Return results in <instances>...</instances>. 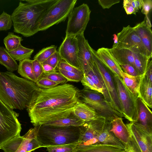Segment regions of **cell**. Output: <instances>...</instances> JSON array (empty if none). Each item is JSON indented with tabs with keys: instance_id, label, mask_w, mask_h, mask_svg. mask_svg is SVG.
Returning <instances> with one entry per match:
<instances>
[{
	"instance_id": "obj_20",
	"label": "cell",
	"mask_w": 152,
	"mask_h": 152,
	"mask_svg": "<svg viewBox=\"0 0 152 152\" xmlns=\"http://www.w3.org/2000/svg\"><path fill=\"white\" fill-rule=\"evenodd\" d=\"M111 128V122L107 121L102 131L98 136L99 143L117 146L124 149V144L110 131Z\"/></svg>"
},
{
	"instance_id": "obj_9",
	"label": "cell",
	"mask_w": 152,
	"mask_h": 152,
	"mask_svg": "<svg viewBox=\"0 0 152 152\" xmlns=\"http://www.w3.org/2000/svg\"><path fill=\"white\" fill-rule=\"evenodd\" d=\"M91 12L86 4L74 8L68 17L66 37L83 34L89 20Z\"/></svg>"
},
{
	"instance_id": "obj_36",
	"label": "cell",
	"mask_w": 152,
	"mask_h": 152,
	"mask_svg": "<svg viewBox=\"0 0 152 152\" xmlns=\"http://www.w3.org/2000/svg\"><path fill=\"white\" fill-rule=\"evenodd\" d=\"M13 25L11 15L3 11L0 15V31L9 30Z\"/></svg>"
},
{
	"instance_id": "obj_33",
	"label": "cell",
	"mask_w": 152,
	"mask_h": 152,
	"mask_svg": "<svg viewBox=\"0 0 152 152\" xmlns=\"http://www.w3.org/2000/svg\"><path fill=\"white\" fill-rule=\"evenodd\" d=\"M23 40L22 37L15 35L13 32H9L4 39L3 42L6 49L10 51L18 48Z\"/></svg>"
},
{
	"instance_id": "obj_45",
	"label": "cell",
	"mask_w": 152,
	"mask_h": 152,
	"mask_svg": "<svg viewBox=\"0 0 152 152\" xmlns=\"http://www.w3.org/2000/svg\"><path fill=\"white\" fill-rule=\"evenodd\" d=\"M120 65L125 73L133 76L140 75L137 70L132 66L128 64H121Z\"/></svg>"
},
{
	"instance_id": "obj_35",
	"label": "cell",
	"mask_w": 152,
	"mask_h": 152,
	"mask_svg": "<svg viewBox=\"0 0 152 152\" xmlns=\"http://www.w3.org/2000/svg\"><path fill=\"white\" fill-rule=\"evenodd\" d=\"M77 144L75 143L48 146L46 147L48 152H73Z\"/></svg>"
},
{
	"instance_id": "obj_30",
	"label": "cell",
	"mask_w": 152,
	"mask_h": 152,
	"mask_svg": "<svg viewBox=\"0 0 152 152\" xmlns=\"http://www.w3.org/2000/svg\"><path fill=\"white\" fill-rule=\"evenodd\" d=\"M0 64L5 67L9 72L18 70V64L3 47L0 46Z\"/></svg>"
},
{
	"instance_id": "obj_14",
	"label": "cell",
	"mask_w": 152,
	"mask_h": 152,
	"mask_svg": "<svg viewBox=\"0 0 152 152\" xmlns=\"http://www.w3.org/2000/svg\"><path fill=\"white\" fill-rule=\"evenodd\" d=\"M58 51L62 60L82 70L77 56L78 42L75 36L65 37Z\"/></svg>"
},
{
	"instance_id": "obj_32",
	"label": "cell",
	"mask_w": 152,
	"mask_h": 152,
	"mask_svg": "<svg viewBox=\"0 0 152 152\" xmlns=\"http://www.w3.org/2000/svg\"><path fill=\"white\" fill-rule=\"evenodd\" d=\"M134 53L135 68L140 75H144L151 59L140 53Z\"/></svg>"
},
{
	"instance_id": "obj_28",
	"label": "cell",
	"mask_w": 152,
	"mask_h": 152,
	"mask_svg": "<svg viewBox=\"0 0 152 152\" xmlns=\"http://www.w3.org/2000/svg\"><path fill=\"white\" fill-rule=\"evenodd\" d=\"M139 98L149 107H152V83L147 80L144 75L140 87Z\"/></svg>"
},
{
	"instance_id": "obj_23",
	"label": "cell",
	"mask_w": 152,
	"mask_h": 152,
	"mask_svg": "<svg viewBox=\"0 0 152 152\" xmlns=\"http://www.w3.org/2000/svg\"><path fill=\"white\" fill-rule=\"evenodd\" d=\"M109 50L111 54L120 65L129 64L135 68L134 53L132 50L125 48H113L109 49Z\"/></svg>"
},
{
	"instance_id": "obj_13",
	"label": "cell",
	"mask_w": 152,
	"mask_h": 152,
	"mask_svg": "<svg viewBox=\"0 0 152 152\" xmlns=\"http://www.w3.org/2000/svg\"><path fill=\"white\" fill-rule=\"evenodd\" d=\"M106 121L104 118H100L85 122L83 126H80V134L77 145L99 144L98 138Z\"/></svg>"
},
{
	"instance_id": "obj_22",
	"label": "cell",
	"mask_w": 152,
	"mask_h": 152,
	"mask_svg": "<svg viewBox=\"0 0 152 152\" xmlns=\"http://www.w3.org/2000/svg\"><path fill=\"white\" fill-rule=\"evenodd\" d=\"M124 149L115 146L102 144L77 145L73 152H122Z\"/></svg>"
},
{
	"instance_id": "obj_44",
	"label": "cell",
	"mask_w": 152,
	"mask_h": 152,
	"mask_svg": "<svg viewBox=\"0 0 152 152\" xmlns=\"http://www.w3.org/2000/svg\"><path fill=\"white\" fill-rule=\"evenodd\" d=\"M32 65L34 73L37 82L43 74L42 64L37 60L34 59L32 60Z\"/></svg>"
},
{
	"instance_id": "obj_51",
	"label": "cell",
	"mask_w": 152,
	"mask_h": 152,
	"mask_svg": "<svg viewBox=\"0 0 152 152\" xmlns=\"http://www.w3.org/2000/svg\"><path fill=\"white\" fill-rule=\"evenodd\" d=\"M43 74L48 73L57 71L50 65L45 64H42Z\"/></svg>"
},
{
	"instance_id": "obj_15",
	"label": "cell",
	"mask_w": 152,
	"mask_h": 152,
	"mask_svg": "<svg viewBox=\"0 0 152 152\" xmlns=\"http://www.w3.org/2000/svg\"><path fill=\"white\" fill-rule=\"evenodd\" d=\"M126 125L142 152H152V130L136 122H130Z\"/></svg>"
},
{
	"instance_id": "obj_39",
	"label": "cell",
	"mask_w": 152,
	"mask_h": 152,
	"mask_svg": "<svg viewBox=\"0 0 152 152\" xmlns=\"http://www.w3.org/2000/svg\"><path fill=\"white\" fill-rule=\"evenodd\" d=\"M58 70L66 80L67 82L72 81L77 82L81 81L83 76L60 69H58Z\"/></svg>"
},
{
	"instance_id": "obj_6",
	"label": "cell",
	"mask_w": 152,
	"mask_h": 152,
	"mask_svg": "<svg viewBox=\"0 0 152 152\" xmlns=\"http://www.w3.org/2000/svg\"><path fill=\"white\" fill-rule=\"evenodd\" d=\"M77 1V0H57L42 17L38 31L45 30L64 21L74 8Z\"/></svg>"
},
{
	"instance_id": "obj_38",
	"label": "cell",
	"mask_w": 152,
	"mask_h": 152,
	"mask_svg": "<svg viewBox=\"0 0 152 152\" xmlns=\"http://www.w3.org/2000/svg\"><path fill=\"white\" fill-rule=\"evenodd\" d=\"M42 77L46 78L59 84H63L67 82L66 80L57 71L48 73L43 74Z\"/></svg>"
},
{
	"instance_id": "obj_46",
	"label": "cell",
	"mask_w": 152,
	"mask_h": 152,
	"mask_svg": "<svg viewBox=\"0 0 152 152\" xmlns=\"http://www.w3.org/2000/svg\"><path fill=\"white\" fill-rule=\"evenodd\" d=\"M142 4L141 12L145 15H148L152 8L151 0H142Z\"/></svg>"
},
{
	"instance_id": "obj_1",
	"label": "cell",
	"mask_w": 152,
	"mask_h": 152,
	"mask_svg": "<svg viewBox=\"0 0 152 152\" xmlns=\"http://www.w3.org/2000/svg\"><path fill=\"white\" fill-rule=\"evenodd\" d=\"M79 90L65 83L49 88L38 87L26 108L35 126L66 117L79 100Z\"/></svg>"
},
{
	"instance_id": "obj_21",
	"label": "cell",
	"mask_w": 152,
	"mask_h": 152,
	"mask_svg": "<svg viewBox=\"0 0 152 152\" xmlns=\"http://www.w3.org/2000/svg\"><path fill=\"white\" fill-rule=\"evenodd\" d=\"M111 128L110 131L121 141L124 145L128 142L130 133L122 117H118L111 122Z\"/></svg>"
},
{
	"instance_id": "obj_31",
	"label": "cell",
	"mask_w": 152,
	"mask_h": 152,
	"mask_svg": "<svg viewBox=\"0 0 152 152\" xmlns=\"http://www.w3.org/2000/svg\"><path fill=\"white\" fill-rule=\"evenodd\" d=\"M34 51V49L23 47L20 43L17 48L8 52L15 60L20 61L25 59H30Z\"/></svg>"
},
{
	"instance_id": "obj_4",
	"label": "cell",
	"mask_w": 152,
	"mask_h": 152,
	"mask_svg": "<svg viewBox=\"0 0 152 152\" xmlns=\"http://www.w3.org/2000/svg\"><path fill=\"white\" fill-rule=\"evenodd\" d=\"M34 127L40 148L76 143L80 136V126L57 127L43 124Z\"/></svg>"
},
{
	"instance_id": "obj_17",
	"label": "cell",
	"mask_w": 152,
	"mask_h": 152,
	"mask_svg": "<svg viewBox=\"0 0 152 152\" xmlns=\"http://www.w3.org/2000/svg\"><path fill=\"white\" fill-rule=\"evenodd\" d=\"M99 59L104 66L112 73L121 78L123 72L120 66L110 53L109 48H101L96 51Z\"/></svg>"
},
{
	"instance_id": "obj_26",
	"label": "cell",
	"mask_w": 152,
	"mask_h": 152,
	"mask_svg": "<svg viewBox=\"0 0 152 152\" xmlns=\"http://www.w3.org/2000/svg\"><path fill=\"white\" fill-rule=\"evenodd\" d=\"M86 74L92 80L103 96L106 102L111 106V101L104 83L95 64L92 69Z\"/></svg>"
},
{
	"instance_id": "obj_34",
	"label": "cell",
	"mask_w": 152,
	"mask_h": 152,
	"mask_svg": "<svg viewBox=\"0 0 152 152\" xmlns=\"http://www.w3.org/2000/svg\"><path fill=\"white\" fill-rule=\"evenodd\" d=\"M56 48L57 46L54 45L43 48L34 56V59L42 64L57 51Z\"/></svg>"
},
{
	"instance_id": "obj_40",
	"label": "cell",
	"mask_w": 152,
	"mask_h": 152,
	"mask_svg": "<svg viewBox=\"0 0 152 152\" xmlns=\"http://www.w3.org/2000/svg\"><path fill=\"white\" fill-rule=\"evenodd\" d=\"M57 69L73 72L81 75L83 76L84 75L82 70L62 60L59 63Z\"/></svg>"
},
{
	"instance_id": "obj_52",
	"label": "cell",
	"mask_w": 152,
	"mask_h": 152,
	"mask_svg": "<svg viewBox=\"0 0 152 152\" xmlns=\"http://www.w3.org/2000/svg\"><path fill=\"white\" fill-rule=\"evenodd\" d=\"M113 40H114V44L113 45H115L117 43L118 38L117 36V35L115 34L113 35Z\"/></svg>"
},
{
	"instance_id": "obj_27",
	"label": "cell",
	"mask_w": 152,
	"mask_h": 152,
	"mask_svg": "<svg viewBox=\"0 0 152 152\" xmlns=\"http://www.w3.org/2000/svg\"><path fill=\"white\" fill-rule=\"evenodd\" d=\"M85 123L76 116L72 112L66 117L47 122L44 125L57 127H79L83 126Z\"/></svg>"
},
{
	"instance_id": "obj_16",
	"label": "cell",
	"mask_w": 152,
	"mask_h": 152,
	"mask_svg": "<svg viewBox=\"0 0 152 152\" xmlns=\"http://www.w3.org/2000/svg\"><path fill=\"white\" fill-rule=\"evenodd\" d=\"M78 42L77 56L84 74H86L93 68L94 63L90 50L91 46L84 35V33L75 36Z\"/></svg>"
},
{
	"instance_id": "obj_48",
	"label": "cell",
	"mask_w": 152,
	"mask_h": 152,
	"mask_svg": "<svg viewBox=\"0 0 152 152\" xmlns=\"http://www.w3.org/2000/svg\"><path fill=\"white\" fill-rule=\"evenodd\" d=\"M123 7L128 15L135 14L137 12L129 3V0H124L123 2Z\"/></svg>"
},
{
	"instance_id": "obj_29",
	"label": "cell",
	"mask_w": 152,
	"mask_h": 152,
	"mask_svg": "<svg viewBox=\"0 0 152 152\" xmlns=\"http://www.w3.org/2000/svg\"><path fill=\"white\" fill-rule=\"evenodd\" d=\"M17 70L18 73L24 78L36 83L33 69L32 60L26 59L20 61Z\"/></svg>"
},
{
	"instance_id": "obj_2",
	"label": "cell",
	"mask_w": 152,
	"mask_h": 152,
	"mask_svg": "<svg viewBox=\"0 0 152 152\" xmlns=\"http://www.w3.org/2000/svg\"><path fill=\"white\" fill-rule=\"evenodd\" d=\"M38 87L36 83L12 72H0V99L12 110L26 108Z\"/></svg>"
},
{
	"instance_id": "obj_37",
	"label": "cell",
	"mask_w": 152,
	"mask_h": 152,
	"mask_svg": "<svg viewBox=\"0 0 152 152\" xmlns=\"http://www.w3.org/2000/svg\"><path fill=\"white\" fill-rule=\"evenodd\" d=\"M129 133V138L127 142L124 145V150L122 152H142L134 136Z\"/></svg>"
},
{
	"instance_id": "obj_24",
	"label": "cell",
	"mask_w": 152,
	"mask_h": 152,
	"mask_svg": "<svg viewBox=\"0 0 152 152\" xmlns=\"http://www.w3.org/2000/svg\"><path fill=\"white\" fill-rule=\"evenodd\" d=\"M138 116L136 122L152 130V113L151 110L140 98H138Z\"/></svg>"
},
{
	"instance_id": "obj_43",
	"label": "cell",
	"mask_w": 152,
	"mask_h": 152,
	"mask_svg": "<svg viewBox=\"0 0 152 152\" xmlns=\"http://www.w3.org/2000/svg\"><path fill=\"white\" fill-rule=\"evenodd\" d=\"M61 60L58 52L57 51L42 64H48L56 69L58 64Z\"/></svg>"
},
{
	"instance_id": "obj_19",
	"label": "cell",
	"mask_w": 152,
	"mask_h": 152,
	"mask_svg": "<svg viewBox=\"0 0 152 152\" xmlns=\"http://www.w3.org/2000/svg\"><path fill=\"white\" fill-rule=\"evenodd\" d=\"M72 112L76 116L85 122L104 118L98 114L93 109L79 100L73 107Z\"/></svg>"
},
{
	"instance_id": "obj_11",
	"label": "cell",
	"mask_w": 152,
	"mask_h": 152,
	"mask_svg": "<svg viewBox=\"0 0 152 152\" xmlns=\"http://www.w3.org/2000/svg\"><path fill=\"white\" fill-rule=\"evenodd\" d=\"M90 49L94 64L101 75L110 98L111 106L114 109L123 114V108L118 97L113 74L101 62L96 51L91 47Z\"/></svg>"
},
{
	"instance_id": "obj_3",
	"label": "cell",
	"mask_w": 152,
	"mask_h": 152,
	"mask_svg": "<svg viewBox=\"0 0 152 152\" xmlns=\"http://www.w3.org/2000/svg\"><path fill=\"white\" fill-rule=\"evenodd\" d=\"M20 1L11 16L15 33L25 37L38 31L39 23L44 15L57 0Z\"/></svg>"
},
{
	"instance_id": "obj_50",
	"label": "cell",
	"mask_w": 152,
	"mask_h": 152,
	"mask_svg": "<svg viewBox=\"0 0 152 152\" xmlns=\"http://www.w3.org/2000/svg\"><path fill=\"white\" fill-rule=\"evenodd\" d=\"M129 1L137 12L139 10L142 8V0H129Z\"/></svg>"
},
{
	"instance_id": "obj_41",
	"label": "cell",
	"mask_w": 152,
	"mask_h": 152,
	"mask_svg": "<svg viewBox=\"0 0 152 152\" xmlns=\"http://www.w3.org/2000/svg\"><path fill=\"white\" fill-rule=\"evenodd\" d=\"M36 83L38 87L44 88H52L59 84L58 83L44 77H42Z\"/></svg>"
},
{
	"instance_id": "obj_7",
	"label": "cell",
	"mask_w": 152,
	"mask_h": 152,
	"mask_svg": "<svg viewBox=\"0 0 152 152\" xmlns=\"http://www.w3.org/2000/svg\"><path fill=\"white\" fill-rule=\"evenodd\" d=\"M18 116L0 99V147L20 134L21 127L18 119Z\"/></svg>"
},
{
	"instance_id": "obj_10",
	"label": "cell",
	"mask_w": 152,
	"mask_h": 152,
	"mask_svg": "<svg viewBox=\"0 0 152 152\" xmlns=\"http://www.w3.org/2000/svg\"><path fill=\"white\" fill-rule=\"evenodd\" d=\"M40 148L34 127L23 136L17 135L0 147L4 152H31Z\"/></svg>"
},
{
	"instance_id": "obj_42",
	"label": "cell",
	"mask_w": 152,
	"mask_h": 152,
	"mask_svg": "<svg viewBox=\"0 0 152 152\" xmlns=\"http://www.w3.org/2000/svg\"><path fill=\"white\" fill-rule=\"evenodd\" d=\"M81 82L84 88L100 92L99 89L91 79L86 74H84Z\"/></svg>"
},
{
	"instance_id": "obj_12",
	"label": "cell",
	"mask_w": 152,
	"mask_h": 152,
	"mask_svg": "<svg viewBox=\"0 0 152 152\" xmlns=\"http://www.w3.org/2000/svg\"><path fill=\"white\" fill-rule=\"evenodd\" d=\"M116 35L117 43L113 45L112 48L129 49L134 52L140 53L148 57L146 50L133 27L129 25L124 27Z\"/></svg>"
},
{
	"instance_id": "obj_47",
	"label": "cell",
	"mask_w": 152,
	"mask_h": 152,
	"mask_svg": "<svg viewBox=\"0 0 152 152\" xmlns=\"http://www.w3.org/2000/svg\"><path fill=\"white\" fill-rule=\"evenodd\" d=\"M120 0H99L98 3L104 9H109L113 5L120 2Z\"/></svg>"
},
{
	"instance_id": "obj_8",
	"label": "cell",
	"mask_w": 152,
	"mask_h": 152,
	"mask_svg": "<svg viewBox=\"0 0 152 152\" xmlns=\"http://www.w3.org/2000/svg\"><path fill=\"white\" fill-rule=\"evenodd\" d=\"M113 75L124 117L130 122H137L138 114V98L129 90L121 78L115 75Z\"/></svg>"
},
{
	"instance_id": "obj_18",
	"label": "cell",
	"mask_w": 152,
	"mask_h": 152,
	"mask_svg": "<svg viewBox=\"0 0 152 152\" xmlns=\"http://www.w3.org/2000/svg\"><path fill=\"white\" fill-rule=\"evenodd\" d=\"M133 28L146 50L148 56L151 59L152 32L151 27L148 26L144 20L137 24Z\"/></svg>"
},
{
	"instance_id": "obj_5",
	"label": "cell",
	"mask_w": 152,
	"mask_h": 152,
	"mask_svg": "<svg viewBox=\"0 0 152 152\" xmlns=\"http://www.w3.org/2000/svg\"><path fill=\"white\" fill-rule=\"evenodd\" d=\"M79 100L93 109L106 121L111 122L124 115L113 108L100 93L84 88L79 91Z\"/></svg>"
},
{
	"instance_id": "obj_49",
	"label": "cell",
	"mask_w": 152,
	"mask_h": 152,
	"mask_svg": "<svg viewBox=\"0 0 152 152\" xmlns=\"http://www.w3.org/2000/svg\"><path fill=\"white\" fill-rule=\"evenodd\" d=\"M144 77L147 80L152 83V61L151 59L149 61L146 70L144 74Z\"/></svg>"
},
{
	"instance_id": "obj_25",
	"label": "cell",
	"mask_w": 152,
	"mask_h": 152,
	"mask_svg": "<svg viewBox=\"0 0 152 152\" xmlns=\"http://www.w3.org/2000/svg\"><path fill=\"white\" fill-rule=\"evenodd\" d=\"M144 74L137 76L129 75L123 71L121 76L124 84L129 90L136 97L139 98V88Z\"/></svg>"
}]
</instances>
